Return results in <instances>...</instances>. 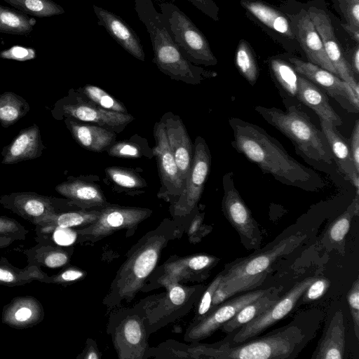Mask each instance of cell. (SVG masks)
I'll list each match as a JSON object with an SVG mask.
<instances>
[{"mask_svg":"<svg viewBox=\"0 0 359 359\" xmlns=\"http://www.w3.org/2000/svg\"><path fill=\"white\" fill-rule=\"evenodd\" d=\"M180 238L174 220L165 218L129 249L102 300L108 311L134 299L157 266L163 250L170 241Z\"/></svg>","mask_w":359,"mask_h":359,"instance_id":"cell-1","label":"cell"},{"mask_svg":"<svg viewBox=\"0 0 359 359\" xmlns=\"http://www.w3.org/2000/svg\"><path fill=\"white\" fill-rule=\"evenodd\" d=\"M229 123L233 134L231 146L262 172L288 185H307L313 180L316 174L292 157L260 126L235 117L230 118Z\"/></svg>","mask_w":359,"mask_h":359,"instance_id":"cell-2","label":"cell"},{"mask_svg":"<svg viewBox=\"0 0 359 359\" xmlns=\"http://www.w3.org/2000/svg\"><path fill=\"white\" fill-rule=\"evenodd\" d=\"M305 334L298 325H288L263 337L238 344L225 339L212 344H177L181 358L287 359L303 348Z\"/></svg>","mask_w":359,"mask_h":359,"instance_id":"cell-3","label":"cell"},{"mask_svg":"<svg viewBox=\"0 0 359 359\" xmlns=\"http://www.w3.org/2000/svg\"><path fill=\"white\" fill-rule=\"evenodd\" d=\"M138 18L145 25L154 51L153 62L172 79L197 85L215 77V72L205 69L189 62L180 50L168 31L163 17L151 0H135Z\"/></svg>","mask_w":359,"mask_h":359,"instance_id":"cell-4","label":"cell"},{"mask_svg":"<svg viewBox=\"0 0 359 359\" xmlns=\"http://www.w3.org/2000/svg\"><path fill=\"white\" fill-rule=\"evenodd\" d=\"M306 238V234L296 232L280 240L270 248L226 265L222 271V278L213 295L208 312L234 294L252 290L261 285L275 262L292 252Z\"/></svg>","mask_w":359,"mask_h":359,"instance_id":"cell-5","label":"cell"},{"mask_svg":"<svg viewBox=\"0 0 359 359\" xmlns=\"http://www.w3.org/2000/svg\"><path fill=\"white\" fill-rule=\"evenodd\" d=\"M254 109L268 123L286 136L308 158L331 164L332 155L322 130L296 105L284 111L276 107L256 106Z\"/></svg>","mask_w":359,"mask_h":359,"instance_id":"cell-6","label":"cell"},{"mask_svg":"<svg viewBox=\"0 0 359 359\" xmlns=\"http://www.w3.org/2000/svg\"><path fill=\"white\" fill-rule=\"evenodd\" d=\"M107 332L119 359H144L150 336L144 299L133 307L111 310Z\"/></svg>","mask_w":359,"mask_h":359,"instance_id":"cell-7","label":"cell"},{"mask_svg":"<svg viewBox=\"0 0 359 359\" xmlns=\"http://www.w3.org/2000/svg\"><path fill=\"white\" fill-rule=\"evenodd\" d=\"M165 292L144 299L150 335L187 315L205 290L203 285L171 283Z\"/></svg>","mask_w":359,"mask_h":359,"instance_id":"cell-8","label":"cell"},{"mask_svg":"<svg viewBox=\"0 0 359 359\" xmlns=\"http://www.w3.org/2000/svg\"><path fill=\"white\" fill-rule=\"evenodd\" d=\"M166 28L183 55L196 65L215 66L217 60L203 33L173 3L159 4Z\"/></svg>","mask_w":359,"mask_h":359,"instance_id":"cell-9","label":"cell"},{"mask_svg":"<svg viewBox=\"0 0 359 359\" xmlns=\"http://www.w3.org/2000/svg\"><path fill=\"white\" fill-rule=\"evenodd\" d=\"M211 165V154L205 140L201 136L195 140L194 156L184 189L176 201L170 205V212L180 237L186 232L202 196Z\"/></svg>","mask_w":359,"mask_h":359,"instance_id":"cell-10","label":"cell"},{"mask_svg":"<svg viewBox=\"0 0 359 359\" xmlns=\"http://www.w3.org/2000/svg\"><path fill=\"white\" fill-rule=\"evenodd\" d=\"M219 261L218 257L206 254L172 255L154 269L140 292H151L171 283L203 281Z\"/></svg>","mask_w":359,"mask_h":359,"instance_id":"cell-11","label":"cell"},{"mask_svg":"<svg viewBox=\"0 0 359 359\" xmlns=\"http://www.w3.org/2000/svg\"><path fill=\"white\" fill-rule=\"evenodd\" d=\"M151 214L152 210L146 208L109 204L100 210L96 221L75 229L76 243H94L122 230H127V235L132 236L139 224Z\"/></svg>","mask_w":359,"mask_h":359,"instance_id":"cell-12","label":"cell"},{"mask_svg":"<svg viewBox=\"0 0 359 359\" xmlns=\"http://www.w3.org/2000/svg\"><path fill=\"white\" fill-rule=\"evenodd\" d=\"M50 113L57 121L71 118L112 131L126 127L134 120V117L128 113L111 111L100 107L74 89L69 90L67 96L58 100Z\"/></svg>","mask_w":359,"mask_h":359,"instance_id":"cell-13","label":"cell"},{"mask_svg":"<svg viewBox=\"0 0 359 359\" xmlns=\"http://www.w3.org/2000/svg\"><path fill=\"white\" fill-rule=\"evenodd\" d=\"M308 13L321 39L327 57L337 76L346 82L359 97L358 79L352 72L337 38L331 14L323 0H312L305 4Z\"/></svg>","mask_w":359,"mask_h":359,"instance_id":"cell-14","label":"cell"},{"mask_svg":"<svg viewBox=\"0 0 359 359\" xmlns=\"http://www.w3.org/2000/svg\"><path fill=\"white\" fill-rule=\"evenodd\" d=\"M279 9L289 18L294 36L308 62L337 76L327 56L321 39L308 13L305 4L287 0L281 4Z\"/></svg>","mask_w":359,"mask_h":359,"instance_id":"cell-15","label":"cell"},{"mask_svg":"<svg viewBox=\"0 0 359 359\" xmlns=\"http://www.w3.org/2000/svg\"><path fill=\"white\" fill-rule=\"evenodd\" d=\"M247 17L260 27L275 42L294 55L302 52L289 18L279 8L262 0H240Z\"/></svg>","mask_w":359,"mask_h":359,"instance_id":"cell-16","label":"cell"},{"mask_svg":"<svg viewBox=\"0 0 359 359\" xmlns=\"http://www.w3.org/2000/svg\"><path fill=\"white\" fill-rule=\"evenodd\" d=\"M222 184L224 215L238 233L243 245L248 250H257L261 245L262 234L258 224L234 185L233 172L223 176Z\"/></svg>","mask_w":359,"mask_h":359,"instance_id":"cell-17","label":"cell"},{"mask_svg":"<svg viewBox=\"0 0 359 359\" xmlns=\"http://www.w3.org/2000/svg\"><path fill=\"white\" fill-rule=\"evenodd\" d=\"M0 204L35 226L53 215L72 210L67 198L62 199L32 191H18L0 196Z\"/></svg>","mask_w":359,"mask_h":359,"instance_id":"cell-18","label":"cell"},{"mask_svg":"<svg viewBox=\"0 0 359 359\" xmlns=\"http://www.w3.org/2000/svg\"><path fill=\"white\" fill-rule=\"evenodd\" d=\"M285 55L299 74L320 87L345 109L351 112H358L359 97L346 82L332 72L296 55Z\"/></svg>","mask_w":359,"mask_h":359,"instance_id":"cell-19","label":"cell"},{"mask_svg":"<svg viewBox=\"0 0 359 359\" xmlns=\"http://www.w3.org/2000/svg\"><path fill=\"white\" fill-rule=\"evenodd\" d=\"M315 279L314 277H309L297 283L288 292L280 297L268 309L238 329L231 339L225 340L231 344H238L250 340L263 332L293 309L307 287Z\"/></svg>","mask_w":359,"mask_h":359,"instance_id":"cell-20","label":"cell"},{"mask_svg":"<svg viewBox=\"0 0 359 359\" xmlns=\"http://www.w3.org/2000/svg\"><path fill=\"white\" fill-rule=\"evenodd\" d=\"M269 288L252 290L226 300L208 312L200 320L191 323L186 330L184 340L196 343L205 339L231 319L244 306L263 295Z\"/></svg>","mask_w":359,"mask_h":359,"instance_id":"cell-21","label":"cell"},{"mask_svg":"<svg viewBox=\"0 0 359 359\" xmlns=\"http://www.w3.org/2000/svg\"><path fill=\"white\" fill-rule=\"evenodd\" d=\"M154 137L156 144L152 151L156 159L161 184L158 197L172 205L182 194L184 187L161 121L156 122L154 125Z\"/></svg>","mask_w":359,"mask_h":359,"instance_id":"cell-22","label":"cell"},{"mask_svg":"<svg viewBox=\"0 0 359 359\" xmlns=\"http://www.w3.org/2000/svg\"><path fill=\"white\" fill-rule=\"evenodd\" d=\"M161 121L163 123L168 142L184 187L193 161V144L178 115L168 112L162 116Z\"/></svg>","mask_w":359,"mask_h":359,"instance_id":"cell-23","label":"cell"},{"mask_svg":"<svg viewBox=\"0 0 359 359\" xmlns=\"http://www.w3.org/2000/svg\"><path fill=\"white\" fill-rule=\"evenodd\" d=\"M98 25L104 27L111 38L136 59L144 61L145 54L138 35L120 16L96 5L93 6Z\"/></svg>","mask_w":359,"mask_h":359,"instance_id":"cell-24","label":"cell"},{"mask_svg":"<svg viewBox=\"0 0 359 359\" xmlns=\"http://www.w3.org/2000/svg\"><path fill=\"white\" fill-rule=\"evenodd\" d=\"M45 149L39 127L34 123L20 130L12 141L3 147L1 163L13 165L34 160L40 157Z\"/></svg>","mask_w":359,"mask_h":359,"instance_id":"cell-25","label":"cell"},{"mask_svg":"<svg viewBox=\"0 0 359 359\" xmlns=\"http://www.w3.org/2000/svg\"><path fill=\"white\" fill-rule=\"evenodd\" d=\"M55 189L81 210H100L109 204L98 185L81 177H70L57 184Z\"/></svg>","mask_w":359,"mask_h":359,"instance_id":"cell-26","label":"cell"},{"mask_svg":"<svg viewBox=\"0 0 359 359\" xmlns=\"http://www.w3.org/2000/svg\"><path fill=\"white\" fill-rule=\"evenodd\" d=\"M320 126L330 147L333 160L344 178L359 191V172L353 164L349 140L337 129V126L322 118Z\"/></svg>","mask_w":359,"mask_h":359,"instance_id":"cell-27","label":"cell"},{"mask_svg":"<svg viewBox=\"0 0 359 359\" xmlns=\"http://www.w3.org/2000/svg\"><path fill=\"white\" fill-rule=\"evenodd\" d=\"M44 317L43 306L36 298L15 297L3 307L1 322L12 328L21 330L38 325Z\"/></svg>","mask_w":359,"mask_h":359,"instance_id":"cell-28","label":"cell"},{"mask_svg":"<svg viewBox=\"0 0 359 359\" xmlns=\"http://www.w3.org/2000/svg\"><path fill=\"white\" fill-rule=\"evenodd\" d=\"M64 123L74 140L85 149L101 152L106 150L116 140L114 131L104 127L66 118Z\"/></svg>","mask_w":359,"mask_h":359,"instance_id":"cell-29","label":"cell"},{"mask_svg":"<svg viewBox=\"0 0 359 359\" xmlns=\"http://www.w3.org/2000/svg\"><path fill=\"white\" fill-rule=\"evenodd\" d=\"M295 97L311 109L318 116L335 126L342 124V120L329 102L327 94L318 86L298 75L297 91Z\"/></svg>","mask_w":359,"mask_h":359,"instance_id":"cell-30","label":"cell"},{"mask_svg":"<svg viewBox=\"0 0 359 359\" xmlns=\"http://www.w3.org/2000/svg\"><path fill=\"white\" fill-rule=\"evenodd\" d=\"M74 252L72 245L63 246L48 241L38 243L23 250L27 257V266L57 269L67 266Z\"/></svg>","mask_w":359,"mask_h":359,"instance_id":"cell-31","label":"cell"},{"mask_svg":"<svg viewBox=\"0 0 359 359\" xmlns=\"http://www.w3.org/2000/svg\"><path fill=\"white\" fill-rule=\"evenodd\" d=\"M345 343L344 315L341 310H338L332 316L311 358L342 359Z\"/></svg>","mask_w":359,"mask_h":359,"instance_id":"cell-32","label":"cell"},{"mask_svg":"<svg viewBox=\"0 0 359 359\" xmlns=\"http://www.w3.org/2000/svg\"><path fill=\"white\" fill-rule=\"evenodd\" d=\"M282 287H271L270 290L254 301L244 306L231 319L219 330L229 334L252 320L268 309L280 297Z\"/></svg>","mask_w":359,"mask_h":359,"instance_id":"cell-33","label":"cell"},{"mask_svg":"<svg viewBox=\"0 0 359 359\" xmlns=\"http://www.w3.org/2000/svg\"><path fill=\"white\" fill-rule=\"evenodd\" d=\"M100 210L79 209L53 215L36 225V231H48L55 227L79 228L87 226L96 221Z\"/></svg>","mask_w":359,"mask_h":359,"instance_id":"cell-34","label":"cell"},{"mask_svg":"<svg viewBox=\"0 0 359 359\" xmlns=\"http://www.w3.org/2000/svg\"><path fill=\"white\" fill-rule=\"evenodd\" d=\"M45 273L40 267L27 266L19 269L11 264L6 257L0 259V285L15 287L21 286L37 280L41 282Z\"/></svg>","mask_w":359,"mask_h":359,"instance_id":"cell-35","label":"cell"},{"mask_svg":"<svg viewBox=\"0 0 359 359\" xmlns=\"http://www.w3.org/2000/svg\"><path fill=\"white\" fill-rule=\"evenodd\" d=\"M29 110V104L15 93L5 91L0 94V124L3 128L14 125Z\"/></svg>","mask_w":359,"mask_h":359,"instance_id":"cell-36","label":"cell"},{"mask_svg":"<svg viewBox=\"0 0 359 359\" xmlns=\"http://www.w3.org/2000/svg\"><path fill=\"white\" fill-rule=\"evenodd\" d=\"M271 74L280 87L291 97L296 96L298 73L287 60L285 55H275L269 60Z\"/></svg>","mask_w":359,"mask_h":359,"instance_id":"cell-37","label":"cell"},{"mask_svg":"<svg viewBox=\"0 0 359 359\" xmlns=\"http://www.w3.org/2000/svg\"><path fill=\"white\" fill-rule=\"evenodd\" d=\"M234 62L240 74L254 86L259 75V68L254 50L245 39H240L238 43Z\"/></svg>","mask_w":359,"mask_h":359,"instance_id":"cell-38","label":"cell"},{"mask_svg":"<svg viewBox=\"0 0 359 359\" xmlns=\"http://www.w3.org/2000/svg\"><path fill=\"white\" fill-rule=\"evenodd\" d=\"M36 20L26 15L0 5V32L28 34Z\"/></svg>","mask_w":359,"mask_h":359,"instance_id":"cell-39","label":"cell"},{"mask_svg":"<svg viewBox=\"0 0 359 359\" xmlns=\"http://www.w3.org/2000/svg\"><path fill=\"white\" fill-rule=\"evenodd\" d=\"M19 11L32 15L44 18L65 13L62 6L52 0H4Z\"/></svg>","mask_w":359,"mask_h":359,"instance_id":"cell-40","label":"cell"},{"mask_svg":"<svg viewBox=\"0 0 359 359\" xmlns=\"http://www.w3.org/2000/svg\"><path fill=\"white\" fill-rule=\"evenodd\" d=\"M359 212V191H355V196L347 209L339 216L329 226L327 237L333 243L344 241L349 231L351 222Z\"/></svg>","mask_w":359,"mask_h":359,"instance_id":"cell-41","label":"cell"},{"mask_svg":"<svg viewBox=\"0 0 359 359\" xmlns=\"http://www.w3.org/2000/svg\"><path fill=\"white\" fill-rule=\"evenodd\" d=\"M77 90L88 100L104 109L128 113L126 107L121 102L98 86L87 84Z\"/></svg>","mask_w":359,"mask_h":359,"instance_id":"cell-42","label":"cell"},{"mask_svg":"<svg viewBox=\"0 0 359 359\" xmlns=\"http://www.w3.org/2000/svg\"><path fill=\"white\" fill-rule=\"evenodd\" d=\"M104 171L107 177L119 187L128 189H140L147 186L144 180L131 169L110 166L107 168Z\"/></svg>","mask_w":359,"mask_h":359,"instance_id":"cell-43","label":"cell"},{"mask_svg":"<svg viewBox=\"0 0 359 359\" xmlns=\"http://www.w3.org/2000/svg\"><path fill=\"white\" fill-rule=\"evenodd\" d=\"M342 22L359 29V0H332Z\"/></svg>","mask_w":359,"mask_h":359,"instance_id":"cell-44","label":"cell"},{"mask_svg":"<svg viewBox=\"0 0 359 359\" xmlns=\"http://www.w3.org/2000/svg\"><path fill=\"white\" fill-rule=\"evenodd\" d=\"M86 276V271L82 269L74 266H69L53 276H49L46 274L41 283L67 286L81 280Z\"/></svg>","mask_w":359,"mask_h":359,"instance_id":"cell-45","label":"cell"},{"mask_svg":"<svg viewBox=\"0 0 359 359\" xmlns=\"http://www.w3.org/2000/svg\"><path fill=\"white\" fill-rule=\"evenodd\" d=\"M222 278V273L221 272L212 280L208 286L205 288L198 300L197 310L191 323L200 320L208 313L211 306L213 295Z\"/></svg>","mask_w":359,"mask_h":359,"instance_id":"cell-46","label":"cell"},{"mask_svg":"<svg viewBox=\"0 0 359 359\" xmlns=\"http://www.w3.org/2000/svg\"><path fill=\"white\" fill-rule=\"evenodd\" d=\"M106 151L111 156L123 158H137L142 156L141 147L129 140L114 142Z\"/></svg>","mask_w":359,"mask_h":359,"instance_id":"cell-47","label":"cell"},{"mask_svg":"<svg viewBox=\"0 0 359 359\" xmlns=\"http://www.w3.org/2000/svg\"><path fill=\"white\" fill-rule=\"evenodd\" d=\"M350 312L353 321V329L356 338L359 339V280L357 278L346 295Z\"/></svg>","mask_w":359,"mask_h":359,"instance_id":"cell-48","label":"cell"},{"mask_svg":"<svg viewBox=\"0 0 359 359\" xmlns=\"http://www.w3.org/2000/svg\"><path fill=\"white\" fill-rule=\"evenodd\" d=\"M29 231L17 220L6 216H0V236L18 237L21 241L26 238Z\"/></svg>","mask_w":359,"mask_h":359,"instance_id":"cell-49","label":"cell"},{"mask_svg":"<svg viewBox=\"0 0 359 359\" xmlns=\"http://www.w3.org/2000/svg\"><path fill=\"white\" fill-rule=\"evenodd\" d=\"M203 212L196 211L188 225L186 232L189 241L191 243L200 242L202 238L208 233V229H206V226L203 223Z\"/></svg>","mask_w":359,"mask_h":359,"instance_id":"cell-50","label":"cell"},{"mask_svg":"<svg viewBox=\"0 0 359 359\" xmlns=\"http://www.w3.org/2000/svg\"><path fill=\"white\" fill-rule=\"evenodd\" d=\"M53 233L55 243L69 246L76 241L77 233L74 228L55 227L53 229L45 231H36V234H45Z\"/></svg>","mask_w":359,"mask_h":359,"instance_id":"cell-51","label":"cell"},{"mask_svg":"<svg viewBox=\"0 0 359 359\" xmlns=\"http://www.w3.org/2000/svg\"><path fill=\"white\" fill-rule=\"evenodd\" d=\"M0 57L4 59L22 62L34 59L36 57V53L34 49L30 48L14 46L0 52Z\"/></svg>","mask_w":359,"mask_h":359,"instance_id":"cell-52","label":"cell"},{"mask_svg":"<svg viewBox=\"0 0 359 359\" xmlns=\"http://www.w3.org/2000/svg\"><path fill=\"white\" fill-rule=\"evenodd\" d=\"M330 286L325 278H316L309 285L304 293V302H311L321 297Z\"/></svg>","mask_w":359,"mask_h":359,"instance_id":"cell-53","label":"cell"},{"mask_svg":"<svg viewBox=\"0 0 359 359\" xmlns=\"http://www.w3.org/2000/svg\"><path fill=\"white\" fill-rule=\"evenodd\" d=\"M215 21H219V8L213 0H187Z\"/></svg>","mask_w":359,"mask_h":359,"instance_id":"cell-54","label":"cell"},{"mask_svg":"<svg viewBox=\"0 0 359 359\" xmlns=\"http://www.w3.org/2000/svg\"><path fill=\"white\" fill-rule=\"evenodd\" d=\"M349 140V146L353 164L359 172V120H356Z\"/></svg>","mask_w":359,"mask_h":359,"instance_id":"cell-55","label":"cell"},{"mask_svg":"<svg viewBox=\"0 0 359 359\" xmlns=\"http://www.w3.org/2000/svg\"><path fill=\"white\" fill-rule=\"evenodd\" d=\"M102 353L98 349L96 342L92 339H88L86 346L79 355L78 359H100Z\"/></svg>","mask_w":359,"mask_h":359,"instance_id":"cell-56","label":"cell"},{"mask_svg":"<svg viewBox=\"0 0 359 359\" xmlns=\"http://www.w3.org/2000/svg\"><path fill=\"white\" fill-rule=\"evenodd\" d=\"M352 72L358 79L359 75V44L355 43L348 53V57H346Z\"/></svg>","mask_w":359,"mask_h":359,"instance_id":"cell-57","label":"cell"},{"mask_svg":"<svg viewBox=\"0 0 359 359\" xmlns=\"http://www.w3.org/2000/svg\"><path fill=\"white\" fill-rule=\"evenodd\" d=\"M341 25L351 39L353 40L355 43L359 44V29H355L344 22H341Z\"/></svg>","mask_w":359,"mask_h":359,"instance_id":"cell-58","label":"cell"},{"mask_svg":"<svg viewBox=\"0 0 359 359\" xmlns=\"http://www.w3.org/2000/svg\"><path fill=\"white\" fill-rule=\"evenodd\" d=\"M18 241L21 240L16 236H0V249L6 248Z\"/></svg>","mask_w":359,"mask_h":359,"instance_id":"cell-59","label":"cell"}]
</instances>
